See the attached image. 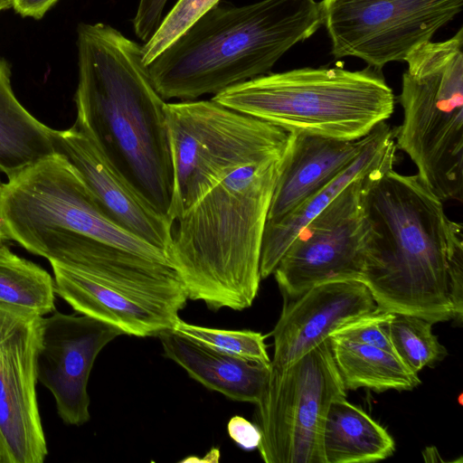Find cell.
Returning <instances> with one entry per match:
<instances>
[{
  "instance_id": "cell-1",
  "label": "cell",
  "mask_w": 463,
  "mask_h": 463,
  "mask_svg": "<svg viewBox=\"0 0 463 463\" xmlns=\"http://www.w3.org/2000/svg\"><path fill=\"white\" fill-rule=\"evenodd\" d=\"M173 165L169 260L188 299L250 307L289 133L213 99L165 103Z\"/></svg>"
},
{
  "instance_id": "cell-2",
  "label": "cell",
  "mask_w": 463,
  "mask_h": 463,
  "mask_svg": "<svg viewBox=\"0 0 463 463\" xmlns=\"http://www.w3.org/2000/svg\"><path fill=\"white\" fill-rule=\"evenodd\" d=\"M394 165L365 175L359 280L377 308L435 324L463 307L462 224L416 175Z\"/></svg>"
},
{
  "instance_id": "cell-3",
  "label": "cell",
  "mask_w": 463,
  "mask_h": 463,
  "mask_svg": "<svg viewBox=\"0 0 463 463\" xmlns=\"http://www.w3.org/2000/svg\"><path fill=\"white\" fill-rule=\"evenodd\" d=\"M77 46L73 126L98 146L145 199L167 216L173 165L166 102L143 62L142 46L102 23L80 24Z\"/></svg>"
},
{
  "instance_id": "cell-4",
  "label": "cell",
  "mask_w": 463,
  "mask_h": 463,
  "mask_svg": "<svg viewBox=\"0 0 463 463\" xmlns=\"http://www.w3.org/2000/svg\"><path fill=\"white\" fill-rule=\"evenodd\" d=\"M323 24L316 0L216 5L146 67L166 100H194L270 72Z\"/></svg>"
},
{
  "instance_id": "cell-5",
  "label": "cell",
  "mask_w": 463,
  "mask_h": 463,
  "mask_svg": "<svg viewBox=\"0 0 463 463\" xmlns=\"http://www.w3.org/2000/svg\"><path fill=\"white\" fill-rule=\"evenodd\" d=\"M288 133L355 140L388 119L394 95L382 70L300 68L268 73L212 98Z\"/></svg>"
},
{
  "instance_id": "cell-6",
  "label": "cell",
  "mask_w": 463,
  "mask_h": 463,
  "mask_svg": "<svg viewBox=\"0 0 463 463\" xmlns=\"http://www.w3.org/2000/svg\"><path fill=\"white\" fill-rule=\"evenodd\" d=\"M3 232L27 251L61 263L85 241H98L170 264L167 255L114 223L76 167L55 153L3 185Z\"/></svg>"
},
{
  "instance_id": "cell-7",
  "label": "cell",
  "mask_w": 463,
  "mask_h": 463,
  "mask_svg": "<svg viewBox=\"0 0 463 463\" xmlns=\"http://www.w3.org/2000/svg\"><path fill=\"white\" fill-rule=\"evenodd\" d=\"M50 264L58 296L123 335L157 337L172 330L188 300L171 265L104 242H88L66 265Z\"/></svg>"
},
{
  "instance_id": "cell-8",
  "label": "cell",
  "mask_w": 463,
  "mask_h": 463,
  "mask_svg": "<svg viewBox=\"0 0 463 463\" xmlns=\"http://www.w3.org/2000/svg\"><path fill=\"white\" fill-rule=\"evenodd\" d=\"M463 28L429 41L405 59L398 100L402 123L397 149L415 164L420 181L443 203L463 199Z\"/></svg>"
},
{
  "instance_id": "cell-9",
  "label": "cell",
  "mask_w": 463,
  "mask_h": 463,
  "mask_svg": "<svg viewBox=\"0 0 463 463\" xmlns=\"http://www.w3.org/2000/svg\"><path fill=\"white\" fill-rule=\"evenodd\" d=\"M329 338L281 370L270 369L256 403L266 463H325L322 432L332 402L346 398Z\"/></svg>"
},
{
  "instance_id": "cell-10",
  "label": "cell",
  "mask_w": 463,
  "mask_h": 463,
  "mask_svg": "<svg viewBox=\"0 0 463 463\" xmlns=\"http://www.w3.org/2000/svg\"><path fill=\"white\" fill-rule=\"evenodd\" d=\"M323 24L335 58L378 70L405 61L462 11L463 0H322Z\"/></svg>"
},
{
  "instance_id": "cell-11",
  "label": "cell",
  "mask_w": 463,
  "mask_h": 463,
  "mask_svg": "<svg viewBox=\"0 0 463 463\" xmlns=\"http://www.w3.org/2000/svg\"><path fill=\"white\" fill-rule=\"evenodd\" d=\"M365 175L351 182L307 222L285 251L273 272L285 298H294L331 280H359L364 235L361 194Z\"/></svg>"
},
{
  "instance_id": "cell-12",
  "label": "cell",
  "mask_w": 463,
  "mask_h": 463,
  "mask_svg": "<svg viewBox=\"0 0 463 463\" xmlns=\"http://www.w3.org/2000/svg\"><path fill=\"white\" fill-rule=\"evenodd\" d=\"M43 317L0 305V463H43L37 354Z\"/></svg>"
},
{
  "instance_id": "cell-13",
  "label": "cell",
  "mask_w": 463,
  "mask_h": 463,
  "mask_svg": "<svg viewBox=\"0 0 463 463\" xmlns=\"http://www.w3.org/2000/svg\"><path fill=\"white\" fill-rule=\"evenodd\" d=\"M122 332L82 314L54 310L42 318L37 380L52 394L61 420L80 426L90 419L88 383L100 351Z\"/></svg>"
},
{
  "instance_id": "cell-14",
  "label": "cell",
  "mask_w": 463,
  "mask_h": 463,
  "mask_svg": "<svg viewBox=\"0 0 463 463\" xmlns=\"http://www.w3.org/2000/svg\"><path fill=\"white\" fill-rule=\"evenodd\" d=\"M288 299L271 332L272 370L286 368L342 326L377 309L369 289L358 279L324 282Z\"/></svg>"
},
{
  "instance_id": "cell-15",
  "label": "cell",
  "mask_w": 463,
  "mask_h": 463,
  "mask_svg": "<svg viewBox=\"0 0 463 463\" xmlns=\"http://www.w3.org/2000/svg\"><path fill=\"white\" fill-rule=\"evenodd\" d=\"M53 142L56 152L80 172L106 215L121 229L163 250L169 259L172 225L167 216L129 184L98 146L75 126L54 129Z\"/></svg>"
},
{
  "instance_id": "cell-16",
  "label": "cell",
  "mask_w": 463,
  "mask_h": 463,
  "mask_svg": "<svg viewBox=\"0 0 463 463\" xmlns=\"http://www.w3.org/2000/svg\"><path fill=\"white\" fill-rule=\"evenodd\" d=\"M373 129L355 140L289 133L266 223L279 221L339 175L369 144Z\"/></svg>"
},
{
  "instance_id": "cell-17",
  "label": "cell",
  "mask_w": 463,
  "mask_h": 463,
  "mask_svg": "<svg viewBox=\"0 0 463 463\" xmlns=\"http://www.w3.org/2000/svg\"><path fill=\"white\" fill-rule=\"evenodd\" d=\"M394 128L385 121L377 125L366 147L339 175L295 210L274 223H266L261 241L260 273L272 275L298 232L324 210L351 182L370 171L397 161Z\"/></svg>"
},
{
  "instance_id": "cell-18",
  "label": "cell",
  "mask_w": 463,
  "mask_h": 463,
  "mask_svg": "<svg viewBox=\"0 0 463 463\" xmlns=\"http://www.w3.org/2000/svg\"><path fill=\"white\" fill-rule=\"evenodd\" d=\"M157 337L164 355L207 389L232 401L254 404L260 401L270 365L217 351L174 330L165 331Z\"/></svg>"
},
{
  "instance_id": "cell-19",
  "label": "cell",
  "mask_w": 463,
  "mask_h": 463,
  "mask_svg": "<svg viewBox=\"0 0 463 463\" xmlns=\"http://www.w3.org/2000/svg\"><path fill=\"white\" fill-rule=\"evenodd\" d=\"M53 131L17 99L8 62L0 58V173L11 178L57 153Z\"/></svg>"
},
{
  "instance_id": "cell-20",
  "label": "cell",
  "mask_w": 463,
  "mask_h": 463,
  "mask_svg": "<svg viewBox=\"0 0 463 463\" xmlns=\"http://www.w3.org/2000/svg\"><path fill=\"white\" fill-rule=\"evenodd\" d=\"M389 432L361 408L339 398L331 402L322 432L325 463H368L392 455Z\"/></svg>"
},
{
  "instance_id": "cell-21",
  "label": "cell",
  "mask_w": 463,
  "mask_h": 463,
  "mask_svg": "<svg viewBox=\"0 0 463 463\" xmlns=\"http://www.w3.org/2000/svg\"><path fill=\"white\" fill-rule=\"evenodd\" d=\"M332 356L346 390L410 391L420 383L393 353L367 345L329 337Z\"/></svg>"
},
{
  "instance_id": "cell-22",
  "label": "cell",
  "mask_w": 463,
  "mask_h": 463,
  "mask_svg": "<svg viewBox=\"0 0 463 463\" xmlns=\"http://www.w3.org/2000/svg\"><path fill=\"white\" fill-rule=\"evenodd\" d=\"M53 278L14 253L0 260V305L44 317L55 310Z\"/></svg>"
},
{
  "instance_id": "cell-23",
  "label": "cell",
  "mask_w": 463,
  "mask_h": 463,
  "mask_svg": "<svg viewBox=\"0 0 463 463\" xmlns=\"http://www.w3.org/2000/svg\"><path fill=\"white\" fill-rule=\"evenodd\" d=\"M432 325L416 316L391 312L383 321L396 355L416 373L441 361L447 354L432 332Z\"/></svg>"
},
{
  "instance_id": "cell-24",
  "label": "cell",
  "mask_w": 463,
  "mask_h": 463,
  "mask_svg": "<svg viewBox=\"0 0 463 463\" xmlns=\"http://www.w3.org/2000/svg\"><path fill=\"white\" fill-rule=\"evenodd\" d=\"M172 330L217 351L270 365L265 335L260 332L206 327L186 323L181 318Z\"/></svg>"
},
{
  "instance_id": "cell-25",
  "label": "cell",
  "mask_w": 463,
  "mask_h": 463,
  "mask_svg": "<svg viewBox=\"0 0 463 463\" xmlns=\"http://www.w3.org/2000/svg\"><path fill=\"white\" fill-rule=\"evenodd\" d=\"M220 0H179L142 46L143 62L148 65L162 52L188 31Z\"/></svg>"
},
{
  "instance_id": "cell-26",
  "label": "cell",
  "mask_w": 463,
  "mask_h": 463,
  "mask_svg": "<svg viewBox=\"0 0 463 463\" xmlns=\"http://www.w3.org/2000/svg\"><path fill=\"white\" fill-rule=\"evenodd\" d=\"M387 314L388 312L377 308L374 312L342 326L331 336L375 346L395 354L383 326Z\"/></svg>"
},
{
  "instance_id": "cell-27",
  "label": "cell",
  "mask_w": 463,
  "mask_h": 463,
  "mask_svg": "<svg viewBox=\"0 0 463 463\" xmlns=\"http://www.w3.org/2000/svg\"><path fill=\"white\" fill-rule=\"evenodd\" d=\"M167 0H139L133 20L134 31L145 43L154 34L162 21Z\"/></svg>"
},
{
  "instance_id": "cell-28",
  "label": "cell",
  "mask_w": 463,
  "mask_h": 463,
  "mask_svg": "<svg viewBox=\"0 0 463 463\" xmlns=\"http://www.w3.org/2000/svg\"><path fill=\"white\" fill-rule=\"evenodd\" d=\"M227 432L230 438L245 450L258 449L261 439L257 425L239 415L230 419L227 423Z\"/></svg>"
},
{
  "instance_id": "cell-29",
  "label": "cell",
  "mask_w": 463,
  "mask_h": 463,
  "mask_svg": "<svg viewBox=\"0 0 463 463\" xmlns=\"http://www.w3.org/2000/svg\"><path fill=\"white\" fill-rule=\"evenodd\" d=\"M58 0H12V8L24 17L42 18Z\"/></svg>"
},
{
  "instance_id": "cell-30",
  "label": "cell",
  "mask_w": 463,
  "mask_h": 463,
  "mask_svg": "<svg viewBox=\"0 0 463 463\" xmlns=\"http://www.w3.org/2000/svg\"><path fill=\"white\" fill-rule=\"evenodd\" d=\"M7 241L8 240L6 238L0 235V260L6 258L13 253L7 244Z\"/></svg>"
},
{
  "instance_id": "cell-31",
  "label": "cell",
  "mask_w": 463,
  "mask_h": 463,
  "mask_svg": "<svg viewBox=\"0 0 463 463\" xmlns=\"http://www.w3.org/2000/svg\"><path fill=\"white\" fill-rule=\"evenodd\" d=\"M12 6V0H0V12L2 10L10 8Z\"/></svg>"
},
{
  "instance_id": "cell-32",
  "label": "cell",
  "mask_w": 463,
  "mask_h": 463,
  "mask_svg": "<svg viewBox=\"0 0 463 463\" xmlns=\"http://www.w3.org/2000/svg\"><path fill=\"white\" fill-rule=\"evenodd\" d=\"M3 185H4V183L2 182V180L0 178V202H1V194H2V190H3ZM0 235L5 237L4 232H3V222H2V218H1V212H0Z\"/></svg>"
}]
</instances>
